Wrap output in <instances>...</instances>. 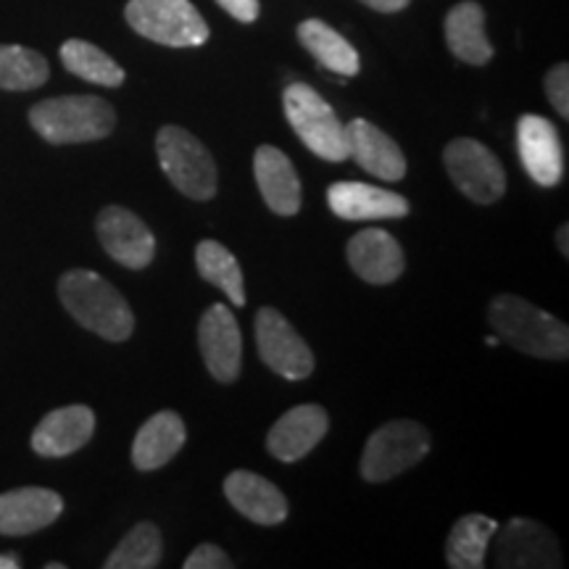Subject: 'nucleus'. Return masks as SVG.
<instances>
[{
  "instance_id": "c9c22d12",
  "label": "nucleus",
  "mask_w": 569,
  "mask_h": 569,
  "mask_svg": "<svg viewBox=\"0 0 569 569\" xmlns=\"http://www.w3.org/2000/svg\"><path fill=\"white\" fill-rule=\"evenodd\" d=\"M486 343H488V346H496V343H498V336H488Z\"/></svg>"
},
{
  "instance_id": "423d86ee",
  "label": "nucleus",
  "mask_w": 569,
  "mask_h": 569,
  "mask_svg": "<svg viewBox=\"0 0 569 569\" xmlns=\"http://www.w3.org/2000/svg\"><path fill=\"white\" fill-rule=\"evenodd\" d=\"M127 24L140 38L169 48H198L209 40V24L190 0H130Z\"/></svg>"
},
{
  "instance_id": "1a4fd4ad",
  "label": "nucleus",
  "mask_w": 569,
  "mask_h": 569,
  "mask_svg": "<svg viewBox=\"0 0 569 569\" xmlns=\"http://www.w3.org/2000/svg\"><path fill=\"white\" fill-rule=\"evenodd\" d=\"M256 346H259L261 361L284 380L298 382L315 372L311 348L272 306H264L256 315Z\"/></svg>"
},
{
  "instance_id": "72a5a7b5",
  "label": "nucleus",
  "mask_w": 569,
  "mask_h": 569,
  "mask_svg": "<svg viewBox=\"0 0 569 569\" xmlns=\"http://www.w3.org/2000/svg\"><path fill=\"white\" fill-rule=\"evenodd\" d=\"M557 243H559L561 256H569V224H561V227H559Z\"/></svg>"
},
{
  "instance_id": "a878e982",
  "label": "nucleus",
  "mask_w": 569,
  "mask_h": 569,
  "mask_svg": "<svg viewBox=\"0 0 569 569\" xmlns=\"http://www.w3.org/2000/svg\"><path fill=\"white\" fill-rule=\"evenodd\" d=\"M196 267L198 274L213 288H219L230 298L232 306H246V284H243V269H240L238 259L227 251L217 240H201L196 246Z\"/></svg>"
},
{
  "instance_id": "f257e3e1",
  "label": "nucleus",
  "mask_w": 569,
  "mask_h": 569,
  "mask_svg": "<svg viewBox=\"0 0 569 569\" xmlns=\"http://www.w3.org/2000/svg\"><path fill=\"white\" fill-rule=\"evenodd\" d=\"M63 309L90 332L111 343H122L132 336L134 315L124 296L113 284L90 269H71L59 280Z\"/></svg>"
},
{
  "instance_id": "7c9ffc66",
  "label": "nucleus",
  "mask_w": 569,
  "mask_h": 569,
  "mask_svg": "<svg viewBox=\"0 0 569 569\" xmlns=\"http://www.w3.org/2000/svg\"><path fill=\"white\" fill-rule=\"evenodd\" d=\"M232 561L213 543H201L184 559V569H230Z\"/></svg>"
},
{
  "instance_id": "9d476101",
  "label": "nucleus",
  "mask_w": 569,
  "mask_h": 569,
  "mask_svg": "<svg viewBox=\"0 0 569 569\" xmlns=\"http://www.w3.org/2000/svg\"><path fill=\"white\" fill-rule=\"evenodd\" d=\"M496 565L503 569H557L561 567L559 540L536 519L515 517L498 536Z\"/></svg>"
},
{
  "instance_id": "dca6fc26",
  "label": "nucleus",
  "mask_w": 569,
  "mask_h": 569,
  "mask_svg": "<svg viewBox=\"0 0 569 569\" xmlns=\"http://www.w3.org/2000/svg\"><path fill=\"white\" fill-rule=\"evenodd\" d=\"M327 430H330L327 411L317 403H303V407L284 411V417L277 419L267 436V448L274 459L298 461L309 451H315L319 440L327 436Z\"/></svg>"
},
{
  "instance_id": "c756f323",
  "label": "nucleus",
  "mask_w": 569,
  "mask_h": 569,
  "mask_svg": "<svg viewBox=\"0 0 569 569\" xmlns=\"http://www.w3.org/2000/svg\"><path fill=\"white\" fill-rule=\"evenodd\" d=\"M546 96H549L553 109L559 111V117L569 119V67L565 61L557 63L546 74Z\"/></svg>"
},
{
  "instance_id": "a211bd4d",
  "label": "nucleus",
  "mask_w": 569,
  "mask_h": 569,
  "mask_svg": "<svg viewBox=\"0 0 569 569\" xmlns=\"http://www.w3.org/2000/svg\"><path fill=\"white\" fill-rule=\"evenodd\" d=\"M63 501L48 488H17L0 493V536H30L61 517Z\"/></svg>"
},
{
  "instance_id": "39448f33",
  "label": "nucleus",
  "mask_w": 569,
  "mask_h": 569,
  "mask_svg": "<svg viewBox=\"0 0 569 569\" xmlns=\"http://www.w3.org/2000/svg\"><path fill=\"white\" fill-rule=\"evenodd\" d=\"M156 156L163 174L182 196L193 201H211L217 196V163L193 132L174 124L163 127L156 134Z\"/></svg>"
},
{
  "instance_id": "6e6552de",
  "label": "nucleus",
  "mask_w": 569,
  "mask_h": 569,
  "mask_svg": "<svg viewBox=\"0 0 569 569\" xmlns=\"http://www.w3.org/2000/svg\"><path fill=\"white\" fill-rule=\"evenodd\" d=\"M446 172L475 203H496L507 193V172L490 148L475 138H457L443 151Z\"/></svg>"
},
{
  "instance_id": "7ed1b4c3",
  "label": "nucleus",
  "mask_w": 569,
  "mask_h": 569,
  "mask_svg": "<svg viewBox=\"0 0 569 569\" xmlns=\"http://www.w3.org/2000/svg\"><path fill=\"white\" fill-rule=\"evenodd\" d=\"M32 130L53 146L96 142L109 138L117 127V111L98 96H61L32 106Z\"/></svg>"
},
{
  "instance_id": "2eb2a0df",
  "label": "nucleus",
  "mask_w": 569,
  "mask_h": 569,
  "mask_svg": "<svg viewBox=\"0 0 569 569\" xmlns=\"http://www.w3.org/2000/svg\"><path fill=\"white\" fill-rule=\"evenodd\" d=\"M346 256L353 272L369 284L396 282L407 267L398 240L380 227L356 232L346 248Z\"/></svg>"
},
{
  "instance_id": "aec40b11",
  "label": "nucleus",
  "mask_w": 569,
  "mask_h": 569,
  "mask_svg": "<svg viewBox=\"0 0 569 569\" xmlns=\"http://www.w3.org/2000/svg\"><path fill=\"white\" fill-rule=\"evenodd\" d=\"M224 496L240 515L256 525H280L288 519V498L261 475L234 469L224 480Z\"/></svg>"
},
{
  "instance_id": "5701e85b",
  "label": "nucleus",
  "mask_w": 569,
  "mask_h": 569,
  "mask_svg": "<svg viewBox=\"0 0 569 569\" xmlns=\"http://www.w3.org/2000/svg\"><path fill=\"white\" fill-rule=\"evenodd\" d=\"M448 51L472 67H486L493 59V46L486 34V11L475 0L453 6L446 17Z\"/></svg>"
},
{
  "instance_id": "f3484780",
  "label": "nucleus",
  "mask_w": 569,
  "mask_h": 569,
  "mask_svg": "<svg viewBox=\"0 0 569 569\" xmlns=\"http://www.w3.org/2000/svg\"><path fill=\"white\" fill-rule=\"evenodd\" d=\"M96 432V415L90 407L74 403V407L53 409L42 417V422L32 432V448L40 457H69L90 443Z\"/></svg>"
},
{
  "instance_id": "4be33fe9",
  "label": "nucleus",
  "mask_w": 569,
  "mask_h": 569,
  "mask_svg": "<svg viewBox=\"0 0 569 569\" xmlns=\"http://www.w3.org/2000/svg\"><path fill=\"white\" fill-rule=\"evenodd\" d=\"M184 422L177 411H159L140 427L132 443V465L140 472H153L172 461L184 446Z\"/></svg>"
},
{
  "instance_id": "cd10ccee",
  "label": "nucleus",
  "mask_w": 569,
  "mask_h": 569,
  "mask_svg": "<svg viewBox=\"0 0 569 569\" xmlns=\"http://www.w3.org/2000/svg\"><path fill=\"white\" fill-rule=\"evenodd\" d=\"M51 69L38 51L24 46H0V90H34L48 82Z\"/></svg>"
},
{
  "instance_id": "0eeeda50",
  "label": "nucleus",
  "mask_w": 569,
  "mask_h": 569,
  "mask_svg": "<svg viewBox=\"0 0 569 569\" xmlns=\"http://www.w3.org/2000/svg\"><path fill=\"white\" fill-rule=\"evenodd\" d=\"M432 438L419 422L396 419L382 425L367 440L365 457H361V478L367 482H386L403 475L419 465L430 453Z\"/></svg>"
},
{
  "instance_id": "4468645a",
  "label": "nucleus",
  "mask_w": 569,
  "mask_h": 569,
  "mask_svg": "<svg viewBox=\"0 0 569 569\" xmlns=\"http://www.w3.org/2000/svg\"><path fill=\"white\" fill-rule=\"evenodd\" d=\"M348 159L359 163L365 172L377 180L398 182L407 174V159H403L398 142L380 130V127L367 122V119H353L346 127Z\"/></svg>"
},
{
  "instance_id": "c85d7f7f",
  "label": "nucleus",
  "mask_w": 569,
  "mask_h": 569,
  "mask_svg": "<svg viewBox=\"0 0 569 569\" xmlns=\"http://www.w3.org/2000/svg\"><path fill=\"white\" fill-rule=\"evenodd\" d=\"M161 532L151 522H140L106 559V569H153L161 565Z\"/></svg>"
},
{
  "instance_id": "b1692460",
  "label": "nucleus",
  "mask_w": 569,
  "mask_h": 569,
  "mask_svg": "<svg viewBox=\"0 0 569 569\" xmlns=\"http://www.w3.org/2000/svg\"><path fill=\"white\" fill-rule=\"evenodd\" d=\"M298 40L327 71H336L343 77H356L361 69L359 53L343 34L325 24L322 19H306L298 24Z\"/></svg>"
},
{
  "instance_id": "bb28decb",
  "label": "nucleus",
  "mask_w": 569,
  "mask_h": 569,
  "mask_svg": "<svg viewBox=\"0 0 569 569\" xmlns=\"http://www.w3.org/2000/svg\"><path fill=\"white\" fill-rule=\"evenodd\" d=\"M61 63L67 71L84 82L101 84V88H119L124 82V69L103 53L101 48L84 40H67L61 46Z\"/></svg>"
},
{
  "instance_id": "473e14b6",
  "label": "nucleus",
  "mask_w": 569,
  "mask_h": 569,
  "mask_svg": "<svg viewBox=\"0 0 569 569\" xmlns=\"http://www.w3.org/2000/svg\"><path fill=\"white\" fill-rule=\"evenodd\" d=\"M361 3L369 6L372 11H380V13H396V11H403L411 0H361Z\"/></svg>"
},
{
  "instance_id": "f704fd0d",
  "label": "nucleus",
  "mask_w": 569,
  "mask_h": 569,
  "mask_svg": "<svg viewBox=\"0 0 569 569\" xmlns=\"http://www.w3.org/2000/svg\"><path fill=\"white\" fill-rule=\"evenodd\" d=\"M19 559L17 553H0V569H17Z\"/></svg>"
},
{
  "instance_id": "2f4dec72",
  "label": "nucleus",
  "mask_w": 569,
  "mask_h": 569,
  "mask_svg": "<svg viewBox=\"0 0 569 569\" xmlns=\"http://www.w3.org/2000/svg\"><path fill=\"white\" fill-rule=\"evenodd\" d=\"M217 3L222 6L232 19L243 21V24H251V21L259 19V11H261L259 0H217Z\"/></svg>"
},
{
  "instance_id": "ddd939ff",
  "label": "nucleus",
  "mask_w": 569,
  "mask_h": 569,
  "mask_svg": "<svg viewBox=\"0 0 569 569\" xmlns=\"http://www.w3.org/2000/svg\"><path fill=\"white\" fill-rule=\"evenodd\" d=\"M517 151L525 172L540 188H553L565 177V146L559 130L538 113H525L517 122Z\"/></svg>"
},
{
  "instance_id": "9b49d317",
  "label": "nucleus",
  "mask_w": 569,
  "mask_h": 569,
  "mask_svg": "<svg viewBox=\"0 0 569 569\" xmlns=\"http://www.w3.org/2000/svg\"><path fill=\"white\" fill-rule=\"evenodd\" d=\"M98 240L117 264L146 269L156 256V238L138 213L124 206H106L96 219Z\"/></svg>"
},
{
  "instance_id": "f8f14e48",
  "label": "nucleus",
  "mask_w": 569,
  "mask_h": 569,
  "mask_svg": "<svg viewBox=\"0 0 569 569\" xmlns=\"http://www.w3.org/2000/svg\"><path fill=\"white\" fill-rule=\"evenodd\" d=\"M198 346L217 382H234L243 365V338H240L238 319L227 306L213 303L198 322Z\"/></svg>"
},
{
  "instance_id": "412c9836",
  "label": "nucleus",
  "mask_w": 569,
  "mask_h": 569,
  "mask_svg": "<svg viewBox=\"0 0 569 569\" xmlns=\"http://www.w3.org/2000/svg\"><path fill=\"white\" fill-rule=\"evenodd\" d=\"M253 174L269 209L280 217L298 213L301 209V180H298L293 161L280 148L261 146L253 159Z\"/></svg>"
},
{
  "instance_id": "6ab92c4d",
  "label": "nucleus",
  "mask_w": 569,
  "mask_h": 569,
  "mask_svg": "<svg viewBox=\"0 0 569 569\" xmlns=\"http://www.w3.org/2000/svg\"><path fill=\"white\" fill-rule=\"evenodd\" d=\"M327 203L336 217L348 222L361 219H403L409 213V201L393 190L375 188L365 182H336L327 190Z\"/></svg>"
},
{
  "instance_id": "20e7f679",
  "label": "nucleus",
  "mask_w": 569,
  "mask_h": 569,
  "mask_svg": "<svg viewBox=\"0 0 569 569\" xmlns=\"http://www.w3.org/2000/svg\"><path fill=\"white\" fill-rule=\"evenodd\" d=\"M282 109L293 132L311 153L332 163L348 159L346 124L315 88L306 82L288 84L282 92Z\"/></svg>"
},
{
  "instance_id": "f03ea898",
  "label": "nucleus",
  "mask_w": 569,
  "mask_h": 569,
  "mask_svg": "<svg viewBox=\"0 0 569 569\" xmlns=\"http://www.w3.org/2000/svg\"><path fill=\"white\" fill-rule=\"evenodd\" d=\"M496 336L517 351L536 359L565 361L569 356V327L549 311L519 296H498L488 311Z\"/></svg>"
},
{
  "instance_id": "393cba45",
  "label": "nucleus",
  "mask_w": 569,
  "mask_h": 569,
  "mask_svg": "<svg viewBox=\"0 0 569 569\" xmlns=\"http://www.w3.org/2000/svg\"><path fill=\"white\" fill-rule=\"evenodd\" d=\"M496 519L486 515H467L453 525L446 540V561L453 569H480L486 565L490 540L496 538Z\"/></svg>"
}]
</instances>
